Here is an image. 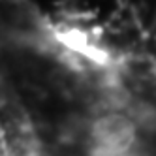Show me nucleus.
Masks as SVG:
<instances>
[{
  "instance_id": "nucleus-1",
  "label": "nucleus",
  "mask_w": 156,
  "mask_h": 156,
  "mask_svg": "<svg viewBox=\"0 0 156 156\" xmlns=\"http://www.w3.org/2000/svg\"><path fill=\"white\" fill-rule=\"evenodd\" d=\"M90 156H130L136 152L137 124L120 111H104L88 128Z\"/></svg>"
},
{
  "instance_id": "nucleus-2",
  "label": "nucleus",
  "mask_w": 156,
  "mask_h": 156,
  "mask_svg": "<svg viewBox=\"0 0 156 156\" xmlns=\"http://www.w3.org/2000/svg\"><path fill=\"white\" fill-rule=\"evenodd\" d=\"M154 73H156V66H154Z\"/></svg>"
}]
</instances>
